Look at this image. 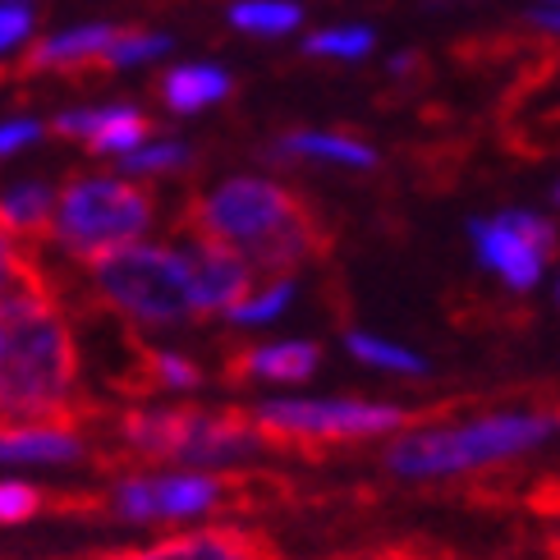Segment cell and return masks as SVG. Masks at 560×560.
<instances>
[{"label": "cell", "mask_w": 560, "mask_h": 560, "mask_svg": "<svg viewBox=\"0 0 560 560\" xmlns=\"http://www.w3.org/2000/svg\"><path fill=\"white\" fill-rule=\"evenodd\" d=\"M184 235V258L194 267V294H198V317H217V313H235L240 303L258 290V271H253L240 253H230L202 235Z\"/></svg>", "instance_id": "11"}, {"label": "cell", "mask_w": 560, "mask_h": 560, "mask_svg": "<svg viewBox=\"0 0 560 560\" xmlns=\"http://www.w3.org/2000/svg\"><path fill=\"white\" fill-rule=\"evenodd\" d=\"M83 276L102 308L120 313L133 326H179L198 322V294H194V267L184 248L171 244H125L102 258L83 262Z\"/></svg>", "instance_id": "5"}, {"label": "cell", "mask_w": 560, "mask_h": 560, "mask_svg": "<svg viewBox=\"0 0 560 560\" xmlns=\"http://www.w3.org/2000/svg\"><path fill=\"white\" fill-rule=\"evenodd\" d=\"M125 395L143 400V395H156V390H198L202 386V368L184 354H171V349H138L133 363L115 377Z\"/></svg>", "instance_id": "16"}, {"label": "cell", "mask_w": 560, "mask_h": 560, "mask_svg": "<svg viewBox=\"0 0 560 560\" xmlns=\"http://www.w3.org/2000/svg\"><path fill=\"white\" fill-rule=\"evenodd\" d=\"M46 271H51V267L37 258V248L14 240L10 230L0 225V303H5L10 294H19L23 285H33V280H42Z\"/></svg>", "instance_id": "23"}, {"label": "cell", "mask_w": 560, "mask_h": 560, "mask_svg": "<svg viewBox=\"0 0 560 560\" xmlns=\"http://www.w3.org/2000/svg\"><path fill=\"white\" fill-rule=\"evenodd\" d=\"M441 413L446 409H409V405H386V400H267L248 409L262 441L280 451L390 436L405 428H428Z\"/></svg>", "instance_id": "7"}, {"label": "cell", "mask_w": 560, "mask_h": 560, "mask_svg": "<svg viewBox=\"0 0 560 560\" xmlns=\"http://www.w3.org/2000/svg\"><path fill=\"white\" fill-rule=\"evenodd\" d=\"M230 92H235V83H230V74L217 65H179L161 79V102H166V110H175V115L207 110V106L225 102Z\"/></svg>", "instance_id": "18"}, {"label": "cell", "mask_w": 560, "mask_h": 560, "mask_svg": "<svg viewBox=\"0 0 560 560\" xmlns=\"http://www.w3.org/2000/svg\"><path fill=\"white\" fill-rule=\"evenodd\" d=\"M560 432V409H515L482 413L469 423H428L413 428L386 451V469L395 478H455L497 469Z\"/></svg>", "instance_id": "4"}, {"label": "cell", "mask_w": 560, "mask_h": 560, "mask_svg": "<svg viewBox=\"0 0 560 560\" xmlns=\"http://www.w3.org/2000/svg\"><path fill=\"white\" fill-rule=\"evenodd\" d=\"M294 294V280H267L262 290H253L235 313H230V322L235 326H258V322H271L276 313H285V303Z\"/></svg>", "instance_id": "27"}, {"label": "cell", "mask_w": 560, "mask_h": 560, "mask_svg": "<svg viewBox=\"0 0 560 560\" xmlns=\"http://www.w3.org/2000/svg\"><path fill=\"white\" fill-rule=\"evenodd\" d=\"M97 560H280V551L244 524H212V528H184L171 538H156L148 547L106 551Z\"/></svg>", "instance_id": "10"}, {"label": "cell", "mask_w": 560, "mask_h": 560, "mask_svg": "<svg viewBox=\"0 0 560 560\" xmlns=\"http://www.w3.org/2000/svg\"><path fill=\"white\" fill-rule=\"evenodd\" d=\"M533 23H538L542 33H560V10H542V14L533 19Z\"/></svg>", "instance_id": "30"}, {"label": "cell", "mask_w": 560, "mask_h": 560, "mask_svg": "<svg viewBox=\"0 0 560 560\" xmlns=\"http://www.w3.org/2000/svg\"><path fill=\"white\" fill-rule=\"evenodd\" d=\"M115 42H120V28H115V23H83V28H69V33L33 42L10 74L14 79H28V74H97V69H106V56H110Z\"/></svg>", "instance_id": "12"}, {"label": "cell", "mask_w": 560, "mask_h": 560, "mask_svg": "<svg viewBox=\"0 0 560 560\" xmlns=\"http://www.w3.org/2000/svg\"><path fill=\"white\" fill-rule=\"evenodd\" d=\"M194 161V148L184 143H148L129 156H120V175L125 179H152V175H175Z\"/></svg>", "instance_id": "24"}, {"label": "cell", "mask_w": 560, "mask_h": 560, "mask_svg": "<svg viewBox=\"0 0 560 560\" xmlns=\"http://www.w3.org/2000/svg\"><path fill=\"white\" fill-rule=\"evenodd\" d=\"M60 138H83L97 156H129L152 143V120L133 106H97V110H65L51 125Z\"/></svg>", "instance_id": "14"}, {"label": "cell", "mask_w": 560, "mask_h": 560, "mask_svg": "<svg viewBox=\"0 0 560 560\" xmlns=\"http://www.w3.org/2000/svg\"><path fill=\"white\" fill-rule=\"evenodd\" d=\"M345 345H349V354H354L359 363H368V368L400 372V377H423V372H428V359H418L413 349H405V345H390V340H382V336L349 331V336H345Z\"/></svg>", "instance_id": "22"}, {"label": "cell", "mask_w": 560, "mask_h": 560, "mask_svg": "<svg viewBox=\"0 0 560 560\" xmlns=\"http://www.w3.org/2000/svg\"><path fill=\"white\" fill-rule=\"evenodd\" d=\"M33 33V5L28 0H0V56L19 51Z\"/></svg>", "instance_id": "28"}, {"label": "cell", "mask_w": 560, "mask_h": 560, "mask_svg": "<svg viewBox=\"0 0 560 560\" xmlns=\"http://www.w3.org/2000/svg\"><path fill=\"white\" fill-rule=\"evenodd\" d=\"M156 221V202L125 175H69L60 184L51 244L79 267L102 258L110 248L143 244Z\"/></svg>", "instance_id": "6"}, {"label": "cell", "mask_w": 560, "mask_h": 560, "mask_svg": "<svg viewBox=\"0 0 560 560\" xmlns=\"http://www.w3.org/2000/svg\"><path fill=\"white\" fill-rule=\"evenodd\" d=\"M271 156H308V161H331V166H354V171L377 166V152H372L363 138L322 133V129H294V133H285L271 148Z\"/></svg>", "instance_id": "19"}, {"label": "cell", "mask_w": 560, "mask_h": 560, "mask_svg": "<svg viewBox=\"0 0 560 560\" xmlns=\"http://www.w3.org/2000/svg\"><path fill=\"white\" fill-rule=\"evenodd\" d=\"M0 464H42V469H65V464H106L88 428L60 423H0Z\"/></svg>", "instance_id": "13"}, {"label": "cell", "mask_w": 560, "mask_h": 560, "mask_svg": "<svg viewBox=\"0 0 560 560\" xmlns=\"http://www.w3.org/2000/svg\"><path fill=\"white\" fill-rule=\"evenodd\" d=\"M556 299H560V285H556Z\"/></svg>", "instance_id": "33"}, {"label": "cell", "mask_w": 560, "mask_h": 560, "mask_svg": "<svg viewBox=\"0 0 560 560\" xmlns=\"http://www.w3.org/2000/svg\"><path fill=\"white\" fill-rule=\"evenodd\" d=\"M299 19H303V10L294 0H235V5H230V23H235L240 33H258V37L294 33Z\"/></svg>", "instance_id": "21"}, {"label": "cell", "mask_w": 560, "mask_h": 560, "mask_svg": "<svg viewBox=\"0 0 560 560\" xmlns=\"http://www.w3.org/2000/svg\"><path fill=\"white\" fill-rule=\"evenodd\" d=\"M322 363V349L308 340H285V345H248L225 354L221 372L230 386H244V382H308Z\"/></svg>", "instance_id": "15"}, {"label": "cell", "mask_w": 560, "mask_h": 560, "mask_svg": "<svg viewBox=\"0 0 560 560\" xmlns=\"http://www.w3.org/2000/svg\"><path fill=\"white\" fill-rule=\"evenodd\" d=\"M171 51V37L166 33H148V28H120V42L110 46L106 69H129V65H148L156 56Z\"/></svg>", "instance_id": "26"}, {"label": "cell", "mask_w": 560, "mask_h": 560, "mask_svg": "<svg viewBox=\"0 0 560 560\" xmlns=\"http://www.w3.org/2000/svg\"><path fill=\"white\" fill-rule=\"evenodd\" d=\"M179 230L240 253L267 280H290L303 262L331 253V235L313 212V202L258 175L221 179L217 189L189 198Z\"/></svg>", "instance_id": "2"}, {"label": "cell", "mask_w": 560, "mask_h": 560, "mask_svg": "<svg viewBox=\"0 0 560 560\" xmlns=\"http://www.w3.org/2000/svg\"><path fill=\"white\" fill-rule=\"evenodd\" d=\"M547 5H560V0H547Z\"/></svg>", "instance_id": "32"}, {"label": "cell", "mask_w": 560, "mask_h": 560, "mask_svg": "<svg viewBox=\"0 0 560 560\" xmlns=\"http://www.w3.org/2000/svg\"><path fill=\"white\" fill-rule=\"evenodd\" d=\"M253 497V478L217 469H125L106 492V515L120 524H184Z\"/></svg>", "instance_id": "8"}, {"label": "cell", "mask_w": 560, "mask_h": 560, "mask_svg": "<svg viewBox=\"0 0 560 560\" xmlns=\"http://www.w3.org/2000/svg\"><path fill=\"white\" fill-rule=\"evenodd\" d=\"M469 240L487 271H497L510 290H533L547 262L560 253V235L547 217L533 212H501L469 225Z\"/></svg>", "instance_id": "9"}, {"label": "cell", "mask_w": 560, "mask_h": 560, "mask_svg": "<svg viewBox=\"0 0 560 560\" xmlns=\"http://www.w3.org/2000/svg\"><path fill=\"white\" fill-rule=\"evenodd\" d=\"M106 510V497H51L33 482H0V528L28 524L42 510Z\"/></svg>", "instance_id": "20"}, {"label": "cell", "mask_w": 560, "mask_h": 560, "mask_svg": "<svg viewBox=\"0 0 560 560\" xmlns=\"http://www.w3.org/2000/svg\"><path fill=\"white\" fill-rule=\"evenodd\" d=\"M37 138H42V125L28 120V115H19V120H5V125H0V156L23 152L28 143H37Z\"/></svg>", "instance_id": "29"}, {"label": "cell", "mask_w": 560, "mask_h": 560, "mask_svg": "<svg viewBox=\"0 0 560 560\" xmlns=\"http://www.w3.org/2000/svg\"><path fill=\"white\" fill-rule=\"evenodd\" d=\"M110 469L125 464H179V469H225L258 455L267 441L248 409H148L133 405L110 423Z\"/></svg>", "instance_id": "3"}, {"label": "cell", "mask_w": 560, "mask_h": 560, "mask_svg": "<svg viewBox=\"0 0 560 560\" xmlns=\"http://www.w3.org/2000/svg\"><path fill=\"white\" fill-rule=\"evenodd\" d=\"M97 418V405L79 395L74 326L46 271L0 303V423L92 428Z\"/></svg>", "instance_id": "1"}, {"label": "cell", "mask_w": 560, "mask_h": 560, "mask_svg": "<svg viewBox=\"0 0 560 560\" xmlns=\"http://www.w3.org/2000/svg\"><path fill=\"white\" fill-rule=\"evenodd\" d=\"M556 202H560V184H556Z\"/></svg>", "instance_id": "31"}, {"label": "cell", "mask_w": 560, "mask_h": 560, "mask_svg": "<svg viewBox=\"0 0 560 560\" xmlns=\"http://www.w3.org/2000/svg\"><path fill=\"white\" fill-rule=\"evenodd\" d=\"M372 28H322V33H313L308 42H303V51L308 56H336V60H363L368 51H372Z\"/></svg>", "instance_id": "25"}, {"label": "cell", "mask_w": 560, "mask_h": 560, "mask_svg": "<svg viewBox=\"0 0 560 560\" xmlns=\"http://www.w3.org/2000/svg\"><path fill=\"white\" fill-rule=\"evenodd\" d=\"M56 202L60 194H51L46 184H14L10 194H0V225L10 230L23 244H51V225H56Z\"/></svg>", "instance_id": "17"}]
</instances>
